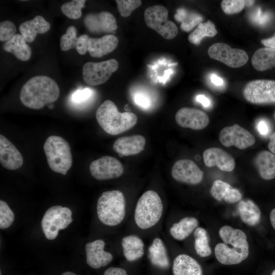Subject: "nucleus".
Listing matches in <instances>:
<instances>
[{"instance_id":"obj_1","label":"nucleus","mask_w":275,"mask_h":275,"mask_svg":"<svg viewBox=\"0 0 275 275\" xmlns=\"http://www.w3.org/2000/svg\"><path fill=\"white\" fill-rule=\"evenodd\" d=\"M219 235L224 242L216 245L214 254L216 259L224 265H234L244 260L249 254V246L245 233L229 226L221 228Z\"/></svg>"},{"instance_id":"obj_2","label":"nucleus","mask_w":275,"mask_h":275,"mask_svg":"<svg viewBox=\"0 0 275 275\" xmlns=\"http://www.w3.org/2000/svg\"><path fill=\"white\" fill-rule=\"evenodd\" d=\"M59 95V87L53 79L38 75L32 77L23 85L19 98L26 107L38 109L56 101Z\"/></svg>"},{"instance_id":"obj_3","label":"nucleus","mask_w":275,"mask_h":275,"mask_svg":"<svg viewBox=\"0 0 275 275\" xmlns=\"http://www.w3.org/2000/svg\"><path fill=\"white\" fill-rule=\"evenodd\" d=\"M96 120L107 133L118 135L133 127L138 118L131 112L120 113L116 104L110 100L104 101L96 112Z\"/></svg>"},{"instance_id":"obj_4","label":"nucleus","mask_w":275,"mask_h":275,"mask_svg":"<svg viewBox=\"0 0 275 275\" xmlns=\"http://www.w3.org/2000/svg\"><path fill=\"white\" fill-rule=\"evenodd\" d=\"M97 214L100 221L108 226H116L123 221L126 214L125 199L119 190L106 191L99 197Z\"/></svg>"},{"instance_id":"obj_5","label":"nucleus","mask_w":275,"mask_h":275,"mask_svg":"<svg viewBox=\"0 0 275 275\" xmlns=\"http://www.w3.org/2000/svg\"><path fill=\"white\" fill-rule=\"evenodd\" d=\"M162 212L163 204L159 195L154 190H147L136 203L134 214L135 223L141 229H149L159 221Z\"/></svg>"},{"instance_id":"obj_6","label":"nucleus","mask_w":275,"mask_h":275,"mask_svg":"<svg viewBox=\"0 0 275 275\" xmlns=\"http://www.w3.org/2000/svg\"><path fill=\"white\" fill-rule=\"evenodd\" d=\"M43 149L50 169L54 172L66 175L72 164L69 143L61 136L51 135L46 140Z\"/></svg>"},{"instance_id":"obj_7","label":"nucleus","mask_w":275,"mask_h":275,"mask_svg":"<svg viewBox=\"0 0 275 275\" xmlns=\"http://www.w3.org/2000/svg\"><path fill=\"white\" fill-rule=\"evenodd\" d=\"M72 211L68 207L56 205L48 208L41 221L45 237L49 240L57 238L59 230L65 229L72 222Z\"/></svg>"},{"instance_id":"obj_8","label":"nucleus","mask_w":275,"mask_h":275,"mask_svg":"<svg viewBox=\"0 0 275 275\" xmlns=\"http://www.w3.org/2000/svg\"><path fill=\"white\" fill-rule=\"evenodd\" d=\"M168 11L161 5L148 7L144 12L146 25L155 31L166 39H172L178 34V28L174 22L168 19Z\"/></svg>"},{"instance_id":"obj_9","label":"nucleus","mask_w":275,"mask_h":275,"mask_svg":"<svg viewBox=\"0 0 275 275\" xmlns=\"http://www.w3.org/2000/svg\"><path fill=\"white\" fill-rule=\"evenodd\" d=\"M244 98L254 104H275V80L256 79L248 82L242 90Z\"/></svg>"},{"instance_id":"obj_10","label":"nucleus","mask_w":275,"mask_h":275,"mask_svg":"<svg viewBox=\"0 0 275 275\" xmlns=\"http://www.w3.org/2000/svg\"><path fill=\"white\" fill-rule=\"evenodd\" d=\"M119 67L114 59L100 62H89L82 67V78L87 84L95 86L105 82Z\"/></svg>"},{"instance_id":"obj_11","label":"nucleus","mask_w":275,"mask_h":275,"mask_svg":"<svg viewBox=\"0 0 275 275\" xmlns=\"http://www.w3.org/2000/svg\"><path fill=\"white\" fill-rule=\"evenodd\" d=\"M209 57L232 68H239L249 60L247 53L243 50L232 48L228 44L219 42L210 46L208 49Z\"/></svg>"},{"instance_id":"obj_12","label":"nucleus","mask_w":275,"mask_h":275,"mask_svg":"<svg viewBox=\"0 0 275 275\" xmlns=\"http://www.w3.org/2000/svg\"><path fill=\"white\" fill-rule=\"evenodd\" d=\"M219 140L225 147L235 146L239 149L250 147L256 142L255 136L250 131L237 124L223 128Z\"/></svg>"},{"instance_id":"obj_13","label":"nucleus","mask_w":275,"mask_h":275,"mask_svg":"<svg viewBox=\"0 0 275 275\" xmlns=\"http://www.w3.org/2000/svg\"><path fill=\"white\" fill-rule=\"evenodd\" d=\"M91 175L96 180H104L120 177L124 172V168L117 158L102 156L93 161L90 164Z\"/></svg>"},{"instance_id":"obj_14","label":"nucleus","mask_w":275,"mask_h":275,"mask_svg":"<svg viewBox=\"0 0 275 275\" xmlns=\"http://www.w3.org/2000/svg\"><path fill=\"white\" fill-rule=\"evenodd\" d=\"M171 175L176 181L190 185L200 183L203 178V172L193 160L181 159L173 166Z\"/></svg>"},{"instance_id":"obj_15","label":"nucleus","mask_w":275,"mask_h":275,"mask_svg":"<svg viewBox=\"0 0 275 275\" xmlns=\"http://www.w3.org/2000/svg\"><path fill=\"white\" fill-rule=\"evenodd\" d=\"M175 120L181 127L193 130H202L209 123V118L204 112L195 108L184 107L176 113Z\"/></svg>"},{"instance_id":"obj_16","label":"nucleus","mask_w":275,"mask_h":275,"mask_svg":"<svg viewBox=\"0 0 275 275\" xmlns=\"http://www.w3.org/2000/svg\"><path fill=\"white\" fill-rule=\"evenodd\" d=\"M86 28L92 33H115L118 28L114 16L107 11L87 14L84 19Z\"/></svg>"},{"instance_id":"obj_17","label":"nucleus","mask_w":275,"mask_h":275,"mask_svg":"<svg viewBox=\"0 0 275 275\" xmlns=\"http://www.w3.org/2000/svg\"><path fill=\"white\" fill-rule=\"evenodd\" d=\"M105 242L102 239H97L87 243L85 246L86 262L94 269L105 266L113 259L112 254L104 251Z\"/></svg>"},{"instance_id":"obj_18","label":"nucleus","mask_w":275,"mask_h":275,"mask_svg":"<svg viewBox=\"0 0 275 275\" xmlns=\"http://www.w3.org/2000/svg\"><path fill=\"white\" fill-rule=\"evenodd\" d=\"M203 160L206 167H217L225 172L232 171L235 167L233 157L221 148L212 147L206 149L203 152Z\"/></svg>"},{"instance_id":"obj_19","label":"nucleus","mask_w":275,"mask_h":275,"mask_svg":"<svg viewBox=\"0 0 275 275\" xmlns=\"http://www.w3.org/2000/svg\"><path fill=\"white\" fill-rule=\"evenodd\" d=\"M0 162L3 167L9 170L19 169L23 162L20 152L2 134L0 135Z\"/></svg>"},{"instance_id":"obj_20","label":"nucleus","mask_w":275,"mask_h":275,"mask_svg":"<svg viewBox=\"0 0 275 275\" xmlns=\"http://www.w3.org/2000/svg\"><path fill=\"white\" fill-rule=\"evenodd\" d=\"M145 144V138L138 134L118 138L114 143L113 148L122 157L139 154L144 150Z\"/></svg>"},{"instance_id":"obj_21","label":"nucleus","mask_w":275,"mask_h":275,"mask_svg":"<svg viewBox=\"0 0 275 275\" xmlns=\"http://www.w3.org/2000/svg\"><path fill=\"white\" fill-rule=\"evenodd\" d=\"M89 37L82 35L77 37V30L75 26H69L66 33L60 38V47L63 51H67L72 48L76 49L81 55L85 54L88 51Z\"/></svg>"},{"instance_id":"obj_22","label":"nucleus","mask_w":275,"mask_h":275,"mask_svg":"<svg viewBox=\"0 0 275 275\" xmlns=\"http://www.w3.org/2000/svg\"><path fill=\"white\" fill-rule=\"evenodd\" d=\"M118 42V38L114 35H106L99 38H89L88 51L91 57L100 58L115 50Z\"/></svg>"},{"instance_id":"obj_23","label":"nucleus","mask_w":275,"mask_h":275,"mask_svg":"<svg viewBox=\"0 0 275 275\" xmlns=\"http://www.w3.org/2000/svg\"><path fill=\"white\" fill-rule=\"evenodd\" d=\"M50 28V23L41 15L22 23L19 26L21 35L26 42H32L38 34L47 32Z\"/></svg>"},{"instance_id":"obj_24","label":"nucleus","mask_w":275,"mask_h":275,"mask_svg":"<svg viewBox=\"0 0 275 275\" xmlns=\"http://www.w3.org/2000/svg\"><path fill=\"white\" fill-rule=\"evenodd\" d=\"M210 194L217 201L224 200L229 204L235 203L242 199V194L239 190L219 179L213 182L210 189Z\"/></svg>"},{"instance_id":"obj_25","label":"nucleus","mask_w":275,"mask_h":275,"mask_svg":"<svg viewBox=\"0 0 275 275\" xmlns=\"http://www.w3.org/2000/svg\"><path fill=\"white\" fill-rule=\"evenodd\" d=\"M174 275H203V270L198 262L186 254L178 255L173 263Z\"/></svg>"},{"instance_id":"obj_26","label":"nucleus","mask_w":275,"mask_h":275,"mask_svg":"<svg viewBox=\"0 0 275 275\" xmlns=\"http://www.w3.org/2000/svg\"><path fill=\"white\" fill-rule=\"evenodd\" d=\"M254 163L262 179L269 180L275 178V154L262 151L255 157Z\"/></svg>"},{"instance_id":"obj_27","label":"nucleus","mask_w":275,"mask_h":275,"mask_svg":"<svg viewBox=\"0 0 275 275\" xmlns=\"http://www.w3.org/2000/svg\"><path fill=\"white\" fill-rule=\"evenodd\" d=\"M237 210L241 221L250 226L257 225L261 221V212L258 206L250 199L238 202Z\"/></svg>"},{"instance_id":"obj_28","label":"nucleus","mask_w":275,"mask_h":275,"mask_svg":"<svg viewBox=\"0 0 275 275\" xmlns=\"http://www.w3.org/2000/svg\"><path fill=\"white\" fill-rule=\"evenodd\" d=\"M123 254L130 262L137 260L144 254V243L141 238L134 235L124 237L121 241Z\"/></svg>"},{"instance_id":"obj_29","label":"nucleus","mask_w":275,"mask_h":275,"mask_svg":"<svg viewBox=\"0 0 275 275\" xmlns=\"http://www.w3.org/2000/svg\"><path fill=\"white\" fill-rule=\"evenodd\" d=\"M3 47L6 51L12 53L20 61H28L31 57V48L20 34H15L12 39L4 43Z\"/></svg>"},{"instance_id":"obj_30","label":"nucleus","mask_w":275,"mask_h":275,"mask_svg":"<svg viewBox=\"0 0 275 275\" xmlns=\"http://www.w3.org/2000/svg\"><path fill=\"white\" fill-rule=\"evenodd\" d=\"M149 258L154 266L167 269L170 265L169 259L165 245L159 238H154L148 248Z\"/></svg>"},{"instance_id":"obj_31","label":"nucleus","mask_w":275,"mask_h":275,"mask_svg":"<svg viewBox=\"0 0 275 275\" xmlns=\"http://www.w3.org/2000/svg\"><path fill=\"white\" fill-rule=\"evenodd\" d=\"M252 64L259 71L275 67V49L263 47L257 49L252 56Z\"/></svg>"},{"instance_id":"obj_32","label":"nucleus","mask_w":275,"mask_h":275,"mask_svg":"<svg viewBox=\"0 0 275 275\" xmlns=\"http://www.w3.org/2000/svg\"><path fill=\"white\" fill-rule=\"evenodd\" d=\"M198 225L199 222L196 218L185 217L171 226L169 230L170 234L175 239L182 240L195 231Z\"/></svg>"},{"instance_id":"obj_33","label":"nucleus","mask_w":275,"mask_h":275,"mask_svg":"<svg viewBox=\"0 0 275 275\" xmlns=\"http://www.w3.org/2000/svg\"><path fill=\"white\" fill-rule=\"evenodd\" d=\"M217 31L213 22L208 20L206 22L200 23L197 28L188 37L190 43L199 45L205 37H212L215 36Z\"/></svg>"},{"instance_id":"obj_34","label":"nucleus","mask_w":275,"mask_h":275,"mask_svg":"<svg viewBox=\"0 0 275 275\" xmlns=\"http://www.w3.org/2000/svg\"><path fill=\"white\" fill-rule=\"evenodd\" d=\"M174 17L177 21L181 22L180 28L185 32L189 31L203 20V17L200 15L188 12L183 9L177 10Z\"/></svg>"},{"instance_id":"obj_35","label":"nucleus","mask_w":275,"mask_h":275,"mask_svg":"<svg viewBox=\"0 0 275 275\" xmlns=\"http://www.w3.org/2000/svg\"><path fill=\"white\" fill-rule=\"evenodd\" d=\"M194 235L195 249L197 254L201 257L210 255L211 250L206 231L202 227H197L194 231Z\"/></svg>"},{"instance_id":"obj_36","label":"nucleus","mask_w":275,"mask_h":275,"mask_svg":"<svg viewBox=\"0 0 275 275\" xmlns=\"http://www.w3.org/2000/svg\"><path fill=\"white\" fill-rule=\"evenodd\" d=\"M85 3V0H73L63 4L61 10L69 18L76 19L81 17V9L84 7Z\"/></svg>"},{"instance_id":"obj_37","label":"nucleus","mask_w":275,"mask_h":275,"mask_svg":"<svg viewBox=\"0 0 275 275\" xmlns=\"http://www.w3.org/2000/svg\"><path fill=\"white\" fill-rule=\"evenodd\" d=\"M14 214L6 202L0 201V228H9L14 220Z\"/></svg>"},{"instance_id":"obj_38","label":"nucleus","mask_w":275,"mask_h":275,"mask_svg":"<svg viewBox=\"0 0 275 275\" xmlns=\"http://www.w3.org/2000/svg\"><path fill=\"white\" fill-rule=\"evenodd\" d=\"M116 2L120 14L124 17L130 16L142 4L140 0H117Z\"/></svg>"},{"instance_id":"obj_39","label":"nucleus","mask_w":275,"mask_h":275,"mask_svg":"<svg viewBox=\"0 0 275 275\" xmlns=\"http://www.w3.org/2000/svg\"><path fill=\"white\" fill-rule=\"evenodd\" d=\"M93 94V91L88 88L78 90L72 94L71 101L77 106H83L90 100Z\"/></svg>"},{"instance_id":"obj_40","label":"nucleus","mask_w":275,"mask_h":275,"mask_svg":"<svg viewBox=\"0 0 275 275\" xmlns=\"http://www.w3.org/2000/svg\"><path fill=\"white\" fill-rule=\"evenodd\" d=\"M223 12L227 14H233L240 12L245 6L243 0H224L221 4Z\"/></svg>"},{"instance_id":"obj_41","label":"nucleus","mask_w":275,"mask_h":275,"mask_svg":"<svg viewBox=\"0 0 275 275\" xmlns=\"http://www.w3.org/2000/svg\"><path fill=\"white\" fill-rule=\"evenodd\" d=\"M16 31L15 25L11 21L5 20L0 23V40L7 41L15 35Z\"/></svg>"},{"instance_id":"obj_42","label":"nucleus","mask_w":275,"mask_h":275,"mask_svg":"<svg viewBox=\"0 0 275 275\" xmlns=\"http://www.w3.org/2000/svg\"><path fill=\"white\" fill-rule=\"evenodd\" d=\"M135 103L140 107L144 108H148L151 104L150 97L145 93H136L133 97Z\"/></svg>"},{"instance_id":"obj_43","label":"nucleus","mask_w":275,"mask_h":275,"mask_svg":"<svg viewBox=\"0 0 275 275\" xmlns=\"http://www.w3.org/2000/svg\"><path fill=\"white\" fill-rule=\"evenodd\" d=\"M103 275H127L125 269L116 267H112L107 269Z\"/></svg>"},{"instance_id":"obj_44","label":"nucleus","mask_w":275,"mask_h":275,"mask_svg":"<svg viewBox=\"0 0 275 275\" xmlns=\"http://www.w3.org/2000/svg\"><path fill=\"white\" fill-rule=\"evenodd\" d=\"M257 129L259 133L263 135H266L269 131V125L264 120H260L258 122Z\"/></svg>"},{"instance_id":"obj_45","label":"nucleus","mask_w":275,"mask_h":275,"mask_svg":"<svg viewBox=\"0 0 275 275\" xmlns=\"http://www.w3.org/2000/svg\"><path fill=\"white\" fill-rule=\"evenodd\" d=\"M210 80L214 86L218 87H222L224 84L223 79L215 74H212L210 75Z\"/></svg>"},{"instance_id":"obj_46","label":"nucleus","mask_w":275,"mask_h":275,"mask_svg":"<svg viewBox=\"0 0 275 275\" xmlns=\"http://www.w3.org/2000/svg\"><path fill=\"white\" fill-rule=\"evenodd\" d=\"M196 100L198 102L201 103L206 108L209 107L211 105V101L204 95H198L196 97Z\"/></svg>"},{"instance_id":"obj_47","label":"nucleus","mask_w":275,"mask_h":275,"mask_svg":"<svg viewBox=\"0 0 275 275\" xmlns=\"http://www.w3.org/2000/svg\"><path fill=\"white\" fill-rule=\"evenodd\" d=\"M261 43L266 47L275 49V33L271 37L261 40Z\"/></svg>"},{"instance_id":"obj_48","label":"nucleus","mask_w":275,"mask_h":275,"mask_svg":"<svg viewBox=\"0 0 275 275\" xmlns=\"http://www.w3.org/2000/svg\"><path fill=\"white\" fill-rule=\"evenodd\" d=\"M268 147L270 152L275 154V132L269 136Z\"/></svg>"},{"instance_id":"obj_49","label":"nucleus","mask_w":275,"mask_h":275,"mask_svg":"<svg viewBox=\"0 0 275 275\" xmlns=\"http://www.w3.org/2000/svg\"><path fill=\"white\" fill-rule=\"evenodd\" d=\"M270 221L272 227L275 230V208L270 212Z\"/></svg>"},{"instance_id":"obj_50","label":"nucleus","mask_w":275,"mask_h":275,"mask_svg":"<svg viewBox=\"0 0 275 275\" xmlns=\"http://www.w3.org/2000/svg\"><path fill=\"white\" fill-rule=\"evenodd\" d=\"M255 2V1H245V6L248 7L252 6Z\"/></svg>"},{"instance_id":"obj_51","label":"nucleus","mask_w":275,"mask_h":275,"mask_svg":"<svg viewBox=\"0 0 275 275\" xmlns=\"http://www.w3.org/2000/svg\"><path fill=\"white\" fill-rule=\"evenodd\" d=\"M61 275H77V274L71 271H66V272H63Z\"/></svg>"},{"instance_id":"obj_52","label":"nucleus","mask_w":275,"mask_h":275,"mask_svg":"<svg viewBox=\"0 0 275 275\" xmlns=\"http://www.w3.org/2000/svg\"><path fill=\"white\" fill-rule=\"evenodd\" d=\"M271 275H275V269L272 272Z\"/></svg>"},{"instance_id":"obj_53","label":"nucleus","mask_w":275,"mask_h":275,"mask_svg":"<svg viewBox=\"0 0 275 275\" xmlns=\"http://www.w3.org/2000/svg\"><path fill=\"white\" fill-rule=\"evenodd\" d=\"M0 275H2V272H1H1H0Z\"/></svg>"}]
</instances>
